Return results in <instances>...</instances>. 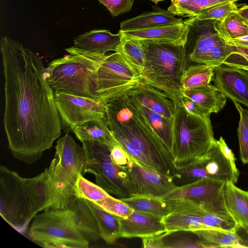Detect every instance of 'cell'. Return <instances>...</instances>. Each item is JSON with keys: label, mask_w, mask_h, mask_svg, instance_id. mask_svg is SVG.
Listing matches in <instances>:
<instances>
[{"label": "cell", "mask_w": 248, "mask_h": 248, "mask_svg": "<svg viewBox=\"0 0 248 248\" xmlns=\"http://www.w3.org/2000/svg\"><path fill=\"white\" fill-rule=\"evenodd\" d=\"M4 77L3 124L13 156L32 164L51 148L62 131L54 91L41 58L20 43L1 37Z\"/></svg>", "instance_id": "1"}, {"label": "cell", "mask_w": 248, "mask_h": 248, "mask_svg": "<svg viewBox=\"0 0 248 248\" xmlns=\"http://www.w3.org/2000/svg\"><path fill=\"white\" fill-rule=\"evenodd\" d=\"M57 158L38 175L24 178L5 166L0 167V214L11 226L24 231L38 213L64 208L67 200L57 185Z\"/></svg>", "instance_id": "2"}, {"label": "cell", "mask_w": 248, "mask_h": 248, "mask_svg": "<svg viewBox=\"0 0 248 248\" xmlns=\"http://www.w3.org/2000/svg\"><path fill=\"white\" fill-rule=\"evenodd\" d=\"M105 120L114 135L125 140L146 156L155 170L174 177L177 170L171 153L127 93L106 103Z\"/></svg>", "instance_id": "3"}, {"label": "cell", "mask_w": 248, "mask_h": 248, "mask_svg": "<svg viewBox=\"0 0 248 248\" xmlns=\"http://www.w3.org/2000/svg\"><path fill=\"white\" fill-rule=\"evenodd\" d=\"M68 53L51 61L45 72L55 91L96 99L95 80L99 68L107 56L84 50L75 46L65 49Z\"/></svg>", "instance_id": "4"}, {"label": "cell", "mask_w": 248, "mask_h": 248, "mask_svg": "<svg viewBox=\"0 0 248 248\" xmlns=\"http://www.w3.org/2000/svg\"><path fill=\"white\" fill-rule=\"evenodd\" d=\"M140 41L144 54L142 81L164 92L173 102L180 100L181 80L186 68V46Z\"/></svg>", "instance_id": "5"}, {"label": "cell", "mask_w": 248, "mask_h": 248, "mask_svg": "<svg viewBox=\"0 0 248 248\" xmlns=\"http://www.w3.org/2000/svg\"><path fill=\"white\" fill-rule=\"evenodd\" d=\"M171 155L176 170L200 157L216 140L210 116L203 118L187 112L180 99L174 102Z\"/></svg>", "instance_id": "6"}, {"label": "cell", "mask_w": 248, "mask_h": 248, "mask_svg": "<svg viewBox=\"0 0 248 248\" xmlns=\"http://www.w3.org/2000/svg\"><path fill=\"white\" fill-rule=\"evenodd\" d=\"M29 230L31 239L44 248H87L89 240L76 226L69 209L49 208L37 214Z\"/></svg>", "instance_id": "7"}, {"label": "cell", "mask_w": 248, "mask_h": 248, "mask_svg": "<svg viewBox=\"0 0 248 248\" xmlns=\"http://www.w3.org/2000/svg\"><path fill=\"white\" fill-rule=\"evenodd\" d=\"M239 171L232 151L220 137L204 155L187 166L177 170L174 178L178 179L179 186L202 179H209L236 184Z\"/></svg>", "instance_id": "8"}, {"label": "cell", "mask_w": 248, "mask_h": 248, "mask_svg": "<svg viewBox=\"0 0 248 248\" xmlns=\"http://www.w3.org/2000/svg\"><path fill=\"white\" fill-rule=\"evenodd\" d=\"M82 143L85 155L84 174H93L95 184L109 194L119 199L130 197L124 168L112 160L110 149L96 142Z\"/></svg>", "instance_id": "9"}, {"label": "cell", "mask_w": 248, "mask_h": 248, "mask_svg": "<svg viewBox=\"0 0 248 248\" xmlns=\"http://www.w3.org/2000/svg\"><path fill=\"white\" fill-rule=\"evenodd\" d=\"M142 81V77L117 52L107 55L95 80L96 99L106 103L127 93Z\"/></svg>", "instance_id": "10"}, {"label": "cell", "mask_w": 248, "mask_h": 248, "mask_svg": "<svg viewBox=\"0 0 248 248\" xmlns=\"http://www.w3.org/2000/svg\"><path fill=\"white\" fill-rule=\"evenodd\" d=\"M55 149L56 181L62 193L68 200L71 196H77V181L79 176L85 174L84 150L69 133L59 139Z\"/></svg>", "instance_id": "11"}, {"label": "cell", "mask_w": 248, "mask_h": 248, "mask_svg": "<svg viewBox=\"0 0 248 248\" xmlns=\"http://www.w3.org/2000/svg\"><path fill=\"white\" fill-rule=\"evenodd\" d=\"M55 103L64 132H72L87 122L105 119L106 103L97 99L74 95L61 90L54 91Z\"/></svg>", "instance_id": "12"}, {"label": "cell", "mask_w": 248, "mask_h": 248, "mask_svg": "<svg viewBox=\"0 0 248 248\" xmlns=\"http://www.w3.org/2000/svg\"><path fill=\"white\" fill-rule=\"evenodd\" d=\"M224 185L221 182L202 179L177 186L162 198L167 201L189 200L208 212L233 218L226 206Z\"/></svg>", "instance_id": "13"}, {"label": "cell", "mask_w": 248, "mask_h": 248, "mask_svg": "<svg viewBox=\"0 0 248 248\" xmlns=\"http://www.w3.org/2000/svg\"><path fill=\"white\" fill-rule=\"evenodd\" d=\"M124 167L130 197L162 198L177 186L174 177L142 165L131 158Z\"/></svg>", "instance_id": "14"}, {"label": "cell", "mask_w": 248, "mask_h": 248, "mask_svg": "<svg viewBox=\"0 0 248 248\" xmlns=\"http://www.w3.org/2000/svg\"><path fill=\"white\" fill-rule=\"evenodd\" d=\"M171 211L161 220L165 231L171 234L178 232H192L207 229L202 223V215L204 211L195 202L186 200L169 201Z\"/></svg>", "instance_id": "15"}, {"label": "cell", "mask_w": 248, "mask_h": 248, "mask_svg": "<svg viewBox=\"0 0 248 248\" xmlns=\"http://www.w3.org/2000/svg\"><path fill=\"white\" fill-rule=\"evenodd\" d=\"M212 80L214 85L233 102L248 107V73L222 64L216 66Z\"/></svg>", "instance_id": "16"}, {"label": "cell", "mask_w": 248, "mask_h": 248, "mask_svg": "<svg viewBox=\"0 0 248 248\" xmlns=\"http://www.w3.org/2000/svg\"><path fill=\"white\" fill-rule=\"evenodd\" d=\"M190 31L189 20L180 24L153 28L119 31L127 37L186 46Z\"/></svg>", "instance_id": "17"}, {"label": "cell", "mask_w": 248, "mask_h": 248, "mask_svg": "<svg viewBox=\"0 0 248 248\" xmlns=\"http://www.w3.org/2000/svg\"><path fill=\"white\" fill-rule=\"evenodd\" d=\"M127 93L152 110L166 118L173 119L175 113L174 103L160 90L142 82Z\"/></svg>", "instance_id": "18"}, {"label": "cell", "mask_w": 248, "mask_h": 248, "mask_svg": "<svg viewBox=\"0 0 248 248\" xmlns=\"http://www.w3.org/2000/svg\"><path fill=\"white\" fill-rule=\"evenodd\" d=\"M121 238H144L165 232L161 219L133 211L125 218L120 217Z\"/></svg>", "instance_id": "19"}, {"label": "cell", "mask_w": 248, "mask_h": 248, "mask_svg": "<svg viewBox=\"0 0 248 248\" xmlns=\"http://www.w3.org/2000/svg\"><path fill=\"white\" fill-rule=\"evenodd\" d=\"M189 20L198 33L193 50L190 53L189 58L193 62L204 64L212 48L217 44L223 41L214 28L216 20H198L194 17H190Z\"/></svg>", "instance_id": "20"}, {"label": "cell", "mask_w": 248, "mask_h": 248, "mask_svg": "<svg viewBox=\"0 0 248 248\" xmlns=\"http://www.w3.org/2000/svg\"><path fill=\"white\" fill-rule=\"evenodd\" d=\"M122 33L113 34L108 30H94L78 36L74 46L79 49L97 53L117 52L121 44Z\"/></svg>", "instance_id": "21"}, {"label": "cell", "mask_w": 248, "mask_h": 248, "mask_svg": "<svg viewBox=\"0 0 248 248\" xmlns=\"http://www.w3.org/2000/svg\"><path fill=\"white\" fill-rule=\"evenodd\" d=\"M65 207L69 209L78 228L88 240L101 238L96 220L86 199L71 196Z\"/></svg>", "instance_id": "22"}, {"label": "cell", "mask_w": 248, "mask_h": 248, "mask_svg": "<svg viewBox=\"0 0 248 248\" xmlns=\"http://www.w3.org/2000/svg\"><path fill=\"white\" fill-rule=\"evenodd\" d=\"M181 95L194 101L207 115L217 113L225 106L226 97L215 85L210 83L193 88L181 89Z\"/></svg>", "instance_id": "23"}, {"label": "cell", "mask_w": 248, "mask_h": 248, "mask_svg": "<svg viewBox=\"0 0 248 248\" xmlns=\"http://www.w3.org/2000/svg\"><path fill=\"white\" fill-rule=\"evenodd\" d=\"M170 11L161 9L145 12L120 24L119 31L153 28L182 23V18H177Z\"/></svg>", "instance_id": "24"}, {"label": "cell", "mask_w": 248, "mask_h": 248, "mask_svg": "<svg viewBox=\"0 0 248 248\" xmlns=\"http://www.w3.org/2000/svg\"><path fill=\"white\" fill-rule=\"evenodd\" d=\"M224 196L229 213L240 228L248 231V191L228 182L224 185Z\"/></svg>", "instance_id": "25"}, {"label": "cell", "mask_w": 248, "mask_h": 248, "mask_svg": "<svg viewBox=\"0 0 248 248\" xmlns=\"http://www.w3.org/2000/svg\"><path fill=\"white\" fill-rule=\"evenodd\" d=\"M72 132L81 142H98L107 146L110 150L118 144L105 119L87 122L75 127Z\"/></svg>", "instance_id": "26"}, {"label": "cell", "mask_w": 248, "mask_h": 248, "mask_svg": "<svg viewBox=\"0 0 248 248\" xmlns=\"http://www.w3.org/2000/svg\"><path fill=\"white\" fill-rule=\"evenodd\" d=\"M86 200L96 220L101 238L108 244H114L121 238L120 217L106 211L95 202Z\"/></svg>", "instance_id": "27"}, {"label": "cell", "mask_w": 248, "mask_h": 248, "mask_svg": "<svg viewBox=\"0 0 248 248\" xmlns=\"http://www.w3.org/2000/svg\"><path fill=\"white\" fill-rule=\"evenodd\" d=\"M238 10L231 12L223 20L215 22L214 28L224 42L248 36V18Z\"/></svg>", "instance_id": "28"}, {"label": "cell", "mask_w": 248, "mask_h": 248, "mask_svg": "<svg viewBox=\"0 0 248 248\" xmlns=\"http://www.w3.org/2000/svg\"><path fill=\"white\" fill-rule=\"evenodd\" d=\"M134 211L150 214L162 218L171 212L169 201L161 198L148 196H132L120 198Z\"/></svg>", "instance_id": "29"}, {"label": "cell", "mask_w": 248, "mask_h": 248, "mask_svg": "<svg viewBox=\"0 0 248 248\" xmlns=\"http://www.w3.org/2000/svg\"><path fill=\"white\" fill-rule=\"evenodd\" d=\"M196 235L204 248H243L237 231L230 232L213 229H203L191 232Z\"/></svg>", "instance_id": "30"}, {"label": "cell", "mask_w": 248, "mask_h": 248, "mask_svg": "<svg viewBox=\"0 0 248 248\" xmlns=\"http://www.w3.org/2000/svg\"><path fill=\"white\" fill-rule=\"evenodd\" d=\"M134 100L153 129L171 154L173 142V119L166 118Z\"/></svg>", "instance_id": "31"}, {"label": "cell", "mask_w": 248, "mask_h": 248, "mask_svg": "<svg viewBox=\"0 0 248 248\" xmlns=\"http://www.w3.org/2000/svg\"><path fill=\"white\" fill-rule=\"evenodd\" d=\"M122 35L121 42L116 52L142 76L144 69V54L140 41Z\"/></svg>", "instance_id": "32"}, {"label": "cell", "mask_w": 248, "mask_h": 248, "mask_svg": "<svg viewBox=\"0 0 248 248\" xmlns=\"http://www.w3.org/2000/svg\"><path fill=\"white\" fill-rule=\"evenodd\" d=\"M216 66L202 63L189 66L186 68L181 80V89L205 85L213 79Z\"/></svg>", "instance_id": "33"}, {"label": "cell", "mask_w": 248, "mask_h": 248, "mask_svg": "<svg viewBox=\"0 0 248 248\" xmlns=\"http://www.w3.org/2000/svg\"><path fill=\"white\" fill-rule=\"evenodd\" d=\"M231 0H187L170 11L175 16L194 17L202 11Z\"/></svg>", "instance_id": "34"}, {"label": "cell", "mask_w": 248, "mask_h": 248, "mask_svg": "<svg viewBox=\"0 0 248 248\" xmlns=\"http://www.w3.org/2000/svg\"><path fill=\"white\" fill-rule=\"evenodd\" d=\"M77 196L96 202L106 198L110 195L96 184L88 180L80 175L78 177L76 186Z\"/></svg>", "instance_id": "35"}, {"label": "cell", "mask_w": 248, "mask_h": 248, "mask_svg": "<svg viewBox=\"0 0 248 248\" xmlns=\"http://www.w3.org/2000/svg\"><path fill=\"white\" fill-rule=\"evenodd\" d=\"M240 119L237 128L240 159L244 164H248V110L243 108L239 103L234 102Z\"/></svg>", "instance_id": "36"}, {"label": "cell", "mask_w": 248, "mask_h": 248, "mask_svg": "<svg viewBox=\"0 0 248 248\" xmlns=\"http://www.w3.org/2000/svg\"><path fill=\"white\" fill-rule=\"evenodd\" d=\"M203 224L207 229L236 232L239 226L232 217H227L204 211L202 215Z\"/></svg>", "instance_id": "37"}, {"label": "cell", "mask_w": 248, "mask_h": 248, "mask_svg": "<svg viewBox=\"0 0 248 248\" xmlns=\"http://www.w3.org/2000/svg\"><path fill=\"white\" fill-rule=\"evenodd\" d=\"M238 9L233 1H229L207 9L194 18L198 20H214L222 21L232 11Z\"/></svg>", "instance_id": "38"}, {"label": "cell", "mask_w": 248, "mask_h": 248, "mask_svg": "<svg viewBox=\"0 0 248 248\" xmlns=\"http://www.w3.org/2000/svg\"><path fill=\"white\" fill-rule=\"evenodd\" d=\"M95 203L106 211L120 217L125 218L134 211L126 203L111 195Z\"/></svg>", "instance_id": "39"}, {"label": "cell", "mask_w": 248, "mask_h": 248, "mask_svg": "<svg viewBox=\"0 0 248 248\" xmlns=\"http://www.w3.org/2000/svg\"><path fill=\"white\" fill-rule=\"evenodd\" d=\"M226 46L228 55L223 64L240 69L248 67V47L227 44Z\"/></svg>", "instance_id": "40"}, {"label": "cell", "mask_w": 248, "mask_h": 248, "mask_svg": "<svg viewBox=\"0 0 248 248\" xmlns=\"http://www.w3.org/2000/svg\"><path fill=\"white\" fill-rule=\"evenodd\" d=\"M165 248H204L201 241L198 239L189 237H176L168 238L167 236L164 239Z\"/></svg>", "instance_id": "41"}, {"label": "cell", "mask_w": 248, "mask_h": 248, "mask_svg": "<svg viewBox=\"0 0 248 248\" xmlns=\"http://www.w3.org/2000/svg\"><path fill=\"white\" fill-rule=\"evenodd\" d=\"M109 11L113 16H117L131 10L134 0H98Z\"/></svg>", "instance_id": "42"}, {"label": "cell", "mask_w": 248, "mask_h": 248, "mask_svg": "<svg viewBox=\"0 0 248 248\" xmlns=\"http://www.w3.org/2000/svg\"><path fill=\"white\" fill-rule=\"evenodd\" d=\"M170 234L167 232L155 234L142 238L143 247L144 248H164V239Z\"/></svg>", "instance_id": "43"}, {"label": "cell", "mask_w": 248, "mask_h": 248, "mask_svg": "<svg viewBox=\"0 0 248 248\" xmlns=\"http://www.w3.org/2000/svg\"><path fill=\"white\" fill-rule=\"evenodd\" d=\"M180 101L186 110L189 113L203 118L209 117L191 99L181 94Z\"/></svg>", "instance_id": "44"}, {"label": "cell", "mask_w": 248, "mask_h": 248, "mask_svg": "<svg viewBox=\"0 0 248 248\" xmlns=\"http://www.w3.org/2000/svg\"><path fill=\"white\" fill-rule=\"evenodd\" d=\"M110 153L112 160L116 164L122 167L126 166L130 159L125 151L118 143L110 150Z\"/></svg>", "instance_id": "45"}, {"label": "cell", "mask_w": 248, "mask_h": 248, "mask_svg": "<svg viewBox=\"0 0 248 248\" xmlns=\"http://www.w3.org/2000/svg\"><path fill=\"white\" fill-rule=\"evenodd\" d=\"M224 42L227 45H235L248 47V40L242 41L239 40H233Z\"/></svg>", "instance_id": "46"}, {"label": "cell", "mask_w": 248, "mask_h": 248, "mask_svg": "<svg viewBox=\"0 0 248 248\" xmlns=\"http://www.w3.org/2000/svg\"><path fill=\"white\" fill-rule=\"evenodd\" d=\"M186 0H170L171 4L167 10L170 11L171 9L184 3Z\"/></svg>", "instance_id": "47"}, {"label": "cell", "mask_w": 248, "mask_h": 248, "mask_svg": "<svg viewBox=\"0 0 248 248\" xmlns=\"http://www.w3.org/2000/svg\"><path fill=\"white\" fill-rule=\"evenodd\" d=\"M239 12L244 17L248 18V5H245L238 9Z\"/></svg>", "instance_id": "48"}, {"label": "cell", "mask_w": 248, "mask_h": 248, "mask_svg": "<svg viewBox=\"0 0 248 248\" xmlns=\"http://www.w3.org/2000/svg\"><path fill=\"white\" fill-rule=\"evenodd\" d=\"M240 243L243 248H248V235L247 234V236L243 237L240 236Z\"/></svg>", "instance_id": "49"}, {"label": "cell", "mask_w": 248, "mask_h": 248, "mask_svg": "<svg viewBox=\"0 0 248 248\" xmlns=\"http://www.w3.org/2000/svg\"><path fill=\"white\" fill-rule=\"evenodd\" d=\"M150 0L152 2H153L154 3H155V4H157L159 2L163 1L164 0Z\"/></svg>", "instance_id": "50"}, {"label": "cell", "mask_w": 248, "mask_h": 248, "mask_svg": "<svg viewBox=\"0 0 248 248\" xmlns=\"http://www.w3.org/2000/svg\"><path fill=\"white\" fill-rule=\"evenodd\" d=\"M241 69L245 70V71H246L248 73V67H244V68H241Z\"/></svg>", "instance_id": "51"}, {"label": "cell", "mask_w": 248, "mask_h": 248, "mask_svg": "<svg viewBox=\"0 0 248 248\" xmlns=\"http://www.w3.org/2000/svg\"><path fill=\"white\" fill-rule=\"evenodd\" d=\"M231 0L233 1L234 2H236L237 1H239V0Z\"/></svg>", "instance_id": "52"}]
</instances>
